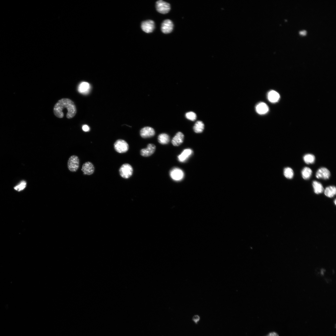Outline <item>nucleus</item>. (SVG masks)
Returning <instances> with one entry per match:
<instances>
[{"mask_svg":"<svg viewBox=\"0 0 336 336\" xmlns=\"http://www.w3.org/2000/svg\"><path fill=\"white\" fill-rule=\"evenodd\" d=\"M65 108L68 110L66 114L67 118L71 119L75 116L77 112L75 105L72 100L68 98H63L58 100L54 108V114L58 118L63 117V110Z\"/></svg>","mask_w":336,"mask_h":336,"instance_id":"nucleus-1","label":"nucleus"},{"mask_svg":"<svg viewBox=\"0 0 336 336\" xmlns=\"http://www.w3.org/2000/svg\"><path fill=\"white\" fill-rule=\"evenodd\" d=\"M133 169L129 164L125 163L122 165L119 169L120 175L122 178L127 179L130 178L132 175Z\"/></svg>","mask_w":336,"mask_h":336,"instance_id":"nucleus-2","label":"nucleus"},{"mask_svg":"<svg viewBox=\"0 0 336 336\" xmlns=\"http://www.w3.org/2000/svg\"><path fill=\"white\" fill-rule=\"evenodd\" d=\"M67 165L69 170L72 172H76L79 166V159L78 157L75 155L70 156L68 160Z\"/></svg>","mask_w":336,"mask_h":336,"instance_id":"nucleus-3","label":"nucleus"},{"mask_svg":"<svg viewBox=\"0 0 336 336\" xmlns=\"http://www.w3.org/2000/svg\"><path fill=\"white\" fill-rule=\"evenodd\" d=\"M114 148L115 150L119 153L126 152L129 149V145L125 140L119 139L114 144Z\"/></svg>","mask_w":336,"mask_h":336,"instance_id":"nucleus-4","label":"nucleus"},{"mask_svg":"<svg viewBox=\"0 0 336 336\" xmlns=\"http://www.w3.org/2000/svg\"><path fill=\"white\" fill-rule=\"evenodd\" d=\"M156 7L158 12L163 14L168 13L170 9V4L162 0H158L156 2Z\"/></svg>","mask_w":336,"mask_h":336,"instance_id":"nucleus-5","label":"nucleus"},{"mask_svg":"<svg viewBox=\"0 0 336 336\" xmlns=\"http://www.w3.org/2000/svg\"><path fill=\"white\" fill-rule=\"evenodd\" d=\"M155 27L154 21L152 20H147L143 21L141 25L142 30L147 33L152 32Z\"/></svg>","mask_w":336,"mask_h":336,"instance_id":"nucleus-6","label":"nucleus"},{"mask_svg":"<svg viewBox=\"0 0 336 336\" xmlns=\"http://www.w3.org/2000/svg\"><path fill=\"white\" fill-rule=\"evenodd\" d=\"M173 27L174 25L172 21L169 19H166L162 22L161 30L163 33L167 34L172 32Z\"/></svg>","mask_w":336,"mask_h":336,"instance_id":"nucleus-7","label":"nucleus"},{"mask_svg":"<svg viewBox=\"0 0 336 336\" xmlns=\"http://www.w3.org/2000/svg\"><path fill=\"white\" fill-rule=\"evenodd\" d=\"M156 149L155 145L152 143L148 144L146 148H143L140 151V155L144 157L151 156L155 152Z\"/></svg>","mask_w":336,"mask_h":336,"instance_id":"nucleus-8","label":"nucleus"},{"mask_svg":"<svg viewBox=\"0 0 336 336\" xmlns=\"http://www.w3.org/2000/svg\"><path fill=\"white\" fill-rule=\"evenodd\" d=\"M140 135L144 138H150L153 136L155 134L154 129L150 127H145L141 129Z\"/></svg>","mask_w":336,"mask_h":336,"instance_id":"nucleus-9","label":"nucleus"},{"mask_svg":"<svg viewBox=\"0 0 336 336\" xmlns=\"http://www.w3.org/2000/svg\"><path fill=\"white\" fill-rule=\"evenodd\" d=\"M81 170L84 175H90L94 172L95 168L93 164L91 162L87 161L84 163Z\"/></svg>","mask_w":336,"mask_h":336,"instance_id":"nucleus-10","label":"nucleus"},{"mask_svg":"<svg viewBox=\"0 0 336 336\" xmlns=\"http://www.w3.org/2000/svg\"><path fill=\"white\" fill-rule=\"evenodd\" d=\"M170 175L173 180L179 181L182 179L184 176V174L181 170L175 168L170 171Z\"/></svg>","mask_w":336,"mask_h":336,"instance_id":"nucleus-11","label":"nucleus"},{"mask_svg":"<svg viewBox=\"0 0 336 336\" xmlns=\"http://www.w3.org/2000/svg\"><path fill=\"white\" fill-rule=\"evenodd\" d=\"M330 175L329 171L326 168L321 167L319 169L316 173V177L317 178H322L326 180L328 179Z\"/></svg>","mask_w":336,"mask_h":336,"instance_id":"nucleus-12","label":"nucleus"},{"mask_svg":"<svg viewBox=\"0 0 336 336\" xmlns=\"http://www.w3.org/2000/svg\"><path fill=\"white\" fill-rule=\"evenodd\" d=\"M184 138V134L180 132H178L172 138L171 142L174 146H179L183 142Z\"/></svg>","mask_w":336,"mask_h":336,"instance_id":"nucleus-13","label":"nucleus"},{"mask_svg":"<svg viewBox=\"0 0 336 336\" xmlns=\"http://www.w3.org/2000/svg\"><path fill=\"white\" fill-rule=\"evenodd\" d=\"M256 112L260 114H266L268 111V106L265 103L260 102L256 105L255 107Z\"/></svg>","mask_w":336,"mask_h":336,"instance_id":"nucleus-14","label":"nucleus"},{"mask_svg":"<svg viewBox=\"0 0 336 336\" xmlns=\"http://www.w3.org/2000/svg\"><path fill=\"white\" fill-rule=\"evenodd\" d=\"M90 87V85L88 82H82L79 85L78 90L79 92L85 94L89 92Z\"/></svg>","mask_w":336,"mask_h":336,"instance_id":"nucleus-15","label":"nucleus"},{"mask_svg":"<svg viewBox=\"0 0 336 336\" xmlns=\"http://www.w3.org/2000/svg\"><path fill=\"white\" fill-rule=\"evenodd\" d=\"M279 98V94L275 91H271L268 94V99L271 102L275 103L277 102Z\"/></svg>","mask_w":336,"mask_h":336,"instance_id":"nucleus-16","label":"nucleus"},{"mask_svg":"<svg viewBox=\"0 0 336 336\" xmlns=\"http://www.w3.org/2000/svg\"><path fill=\"white\" fill-rule=\"evenodd\" d=\"M192 152V150L190 149L184 150L178 156L179 160L181 162L184 161L191 154Z\"/></svg>","mask_w":336,"mask_h":336,"instance_id":"nucleus-17","label":"nucleus"},{"mask_svg":"<svg viewBox=\"0 0 336 336\" xmlns=\"http://www.w3.org/2000/svg\"><path fill=\"white\" fill-rule=\"evenodd\" d=\"M170 140L169 136L167 134L162 133L160 134L158 137V142L162 144H168Z\"/></svg>","mask_w":336,"mask_h":336,"instance_id":"nucleus-18","label":"nucleus"},{"mask_svg":"<svg viewBox=\"0 0 336 336\" xmlns=\"http://www.w3.org/2000/svg\"><path fill=\"white\" fill-rule=\"evenodd\" d=\"M336 189L334 186H329L326 188L324 191L325 195L327 197L331 198L336 194Z\"/></svg>","mask_w":336,"mask_h":336,"instance_id":"nucleus-19","label":"nucleus"},{"mask_svg":"<svg viewBox=\"0 0 336 336\" xmlns=\"http://www.w3.org/2000/svg\"><path fill=\"white\" fill-rule=\"evenodd\" d=\"M204 127V125L203 122L198 121L195 124L193 127V129L196 133H201L203 131Z\"/></svg>","mask_w":336,"mask_h":336,"instance_id":"nucleus-20","label":"nucleus"},{"mask_svg":"<svg viewBox=\"0 0 336 336\" xmlns=\"http://www.w3.org/2000/svg\"><path fill=\"white\" fill-rule=\"evenodd\" d=\"M312 186L315 193L316 194L322 193L324 190V188L322 184L319 182L314 181L312 183Z\"/></svg>","mask_w":336,"mask_h":336,"instance_id":"nucleus-21","label":"nucleus"},{"mask_svg":"<svg viewBox=\"0 0 336 336\" xmlns=\"http://www.w3.org/2000/svg\"><path fill=\"white\" fill-rule=\"evenodd\" d=\"M312 173V171L310 168L305 167L301 171L302 177L305 180L309 179L311 177Z\"/></svg>","mask_w":336,"mask_h":336,"instance_id":"nucleus-22","label":"nucleus"},{"mask_svg":"<svg viewBox=\"0 0 336 336\" xmlns=\"http://www.w3.org/2000/svg\"><path fill=\"white\" fill-rule=\"evenodd\" d=\"M303 160L306 164H313L315 161V156L312 154H307L304 156Z\"/></svg>","mask_w":336,"mask_h":336,"instance_id":"nucleus-23","label":"nucleus"},{"mask_svg":"<svg viewBox=\"0 0 336 336\" xmlns=\"http://www.w3.org/2000/svg\"><path fill=\"white\" fill-rule=\"evenodd\" d=\"M284 175L287 179H292L293 177L294 172L292 169L289 167L285 168L283 171Z\"/></svg>","mask_w":336,"mask_h":336,"instance_id":"nucleus-24","label":"nucleus"},{"mask_svg":"<svg viewBox=\"0 0 336 336\" xmlns=\"http://www.w3.org/2000/svg\"><path fill=\"white\" fill-rule=\"evenodd\" d=\"M185 116L187 119L191 121H194L196 119V114L192 111L186 113Z\"/></svg>","mask_w":336,"mask_h":336,"instance_id":"nucleus-25","label":"nucleus"},{"mask_svg":"<svg viewBox=\"0 0 336 336\" xmlns=\"http://www.w3.org/2000/svg\"><path fill=\"white\" fill-rule=\"evenodd\" d=\"M26 182L25 181H21L19 184L14 187L15 189L20 191L23 190L26 186Z\"/></svg>","mask_w":336,"mask_h":336,"instance_id":"nucleus-26","label":"nucleus"},{"mask_svg":"<svg viewBox=\"0 0 336 336\" xmlns=\"http://www.w3.org/2000/svg\"><path fill=\"white\" fill-rule=\"evenodd\" d=\"M200 320V316L198 315H195L193 316L192 318V320L196 324H197L199 321Z\"/></svg>","mask_w":336,"mask_h":336,"instance_id":"nucleus-27","label":"nucleus"},{"mask_svg":"<svg viewBox=\"0 0 336 336\" xmlns=\"http://www.w3.org/2000/svg\"><path fill=\"white\" fill-rule=\"evenodd\" d=\"M82 129L85 132H88L90 130V128L87 125H84L82 127Z\"/></svg>","mask_w":336,"mask_h":336,"instance_id":"nucleus-28","label":"nucleus"},{"mask_svg":"<svg viewBox=\"0 0 336 336\" xmlns=\"http://www.w3.org/2000/svg\"><path fill=\"white\" fill-rule=\"evenodd\" d=\"M267 336H279V335L276 333L272 332L270 333Z\"/></svg>","mask_w":336,"mask_h":336,"instance_id":"nucleus-29","label":"nucleus"},{"mask_svg":"<svg viewBox=\"0 0 336 336\" xmlns=\"http://www.w3.org/2000/svg\"><path fill=\"white\" fill-rule=\"evenodd\" d=\"M306 31L304 30L302 31H300L299 32V33L301 35H304L306 34Z\"/></svg>","mask_w":336,"mask_h":336,"instance_id":"nucleus-30","label":"nucleus"},{"mask_svg":"<svg viewBox=\"0 0 336 336\" xmlns=\"http://www.w3.org/2000/svg\"><path fill=\"white\" fill-rule=\"evenodd\" d=\"M334 203H335V204H336V200H334Z\"/></svg>","mask_w":336,"mask_h":336,"instance_id":"nucleus-31","label":"nucleus"}]
</instances>
